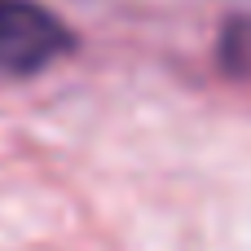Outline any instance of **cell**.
I'll use <instances>...</instances> for the list:
<instances>
[{
  "instance_id": "1",
  "label": "cell",
  "mask_w": 251,
  "mask_h": 251,
  "mask_svg": "<svg viewBox=\"0 0 251 251\" xmlns=\"http://www.w3.org/2000/svg\"><path fill=\"white\" fill-rule=\"evenodd\" d=\"M75 49V35L35 0H0V75H35Z\"/></svg>"
},
{
  "instance_id": "2",
  "label": "cell",
  "mask_w": 251,
  "mask_h": 251,
  "mask_svg": "<svg viewBox=\"0 0 251 251\" xmlns=\"http://www.w3.org/2000/svg\"><path fill=\"white\" fill-rule=\"evenodd\" d=\"M221 66L229 75H251V4L234 9L221 31Z\"/></svg>"
}]
</instances>
